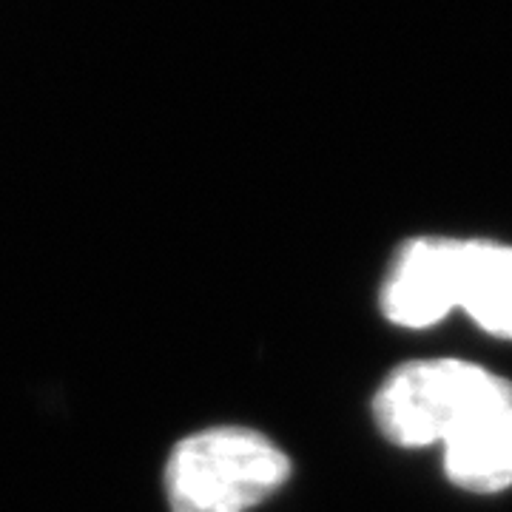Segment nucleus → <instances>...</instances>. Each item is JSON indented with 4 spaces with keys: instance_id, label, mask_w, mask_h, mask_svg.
I'll return each instance as SVG.
<instances>
[{
    "instance_id": "f257e3e1",
    "label": "nucleus",
    "mask_w": 512,
    "mask_h": 512,
    "mask_svg": "<svg viewBox=\"0 0 512 512\" xmlns=\"http://www.w3.org/2000/svg\"><path fill=\"white\" fill-rule=\"evenodd\" d=\"M291 461L248 427H211L183 439L165 467L171 512H248L288 481Z\"/></svg>"
},
{
    "instance_id": "7ed1b4c3",
    "label": "nucleus",
    "mask_w": 512,
    "mask_h": 512,
    "mask_svg": "<svg viewBox=\"0 0 512 512\" xmlns=\"http://www.w3.org/2000/svg\"><path fill=\"white\" fill-rule=\"evenodd\" d=\"M464 239H413L384 279L382 311L393 325L430 328L458 308Z\"/></svg>"
},
{
    "instance_id": "39448f33",
    "label": "nucleus",
    "mask_w": 512,
    "mask_h": 512,
    "mask_svg": "<svg viewBox=\"0 0 512 512\" xmlns=\"http://www.w3.org/2000/svg\"><path fill=\"white\" fill-rule=\"evenodd\" d=\"M458 308L473 316L478 328L512 339V248L464 239L461 299Z\"/></svg>"
},
{
    "instance_id": "20e7f679",
    "label": "nucleus",
    "mask_w": 512,
    "mask_h": 512,
    "mask_svg": "<svg viewBox=\"0 0 512 512\" xmlns=\"http://www.w3.org/2000/svg\"><path fill=\"white\" fill-rule=\"evenodd\" d=\"M447 478L473 493L512 484V382L495 376L476 407L444 439Z\"/></svg>"
},
{
    "instance_id": "f03ea898",
    "label": "nucleus",
    "mask_w": 512,
    "mask_h": 512,
    "mask_svg": "<svg viewBox=\"0 0 512 512\" xmlns=\"http://www.w3.org/2000/svg\"><path fill=\"white\" fill-rule=\"evenodd\" d=\"M493 379L490 370L458 359L404 365L376 393V424L402 447L444 444Z\"/></svg>"
}]
</instances>
